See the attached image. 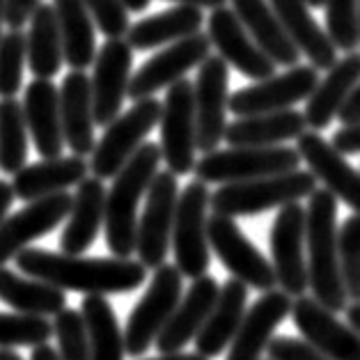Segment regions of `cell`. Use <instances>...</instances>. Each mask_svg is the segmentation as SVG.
<instances>
[{"mask_svg":"<svg viewBox=\"0 0 360 360\" xmlns=\"http://www.w3.org/2000/svg\"><path fill=\"white\" fill-rule=\"evenodd\" d=\"M21 274L44 280L63 292L81 294H127L147 278V266L131 257H81V255L51 252L44 248H23L14 257Z\"/></svg>","mask_w":360,"mask_h":360,"instance_id":"1","label":"cell"},{"mask_svg":"<svg viewBox=\"0 0 360 360\" xmlns=\"http://www.w3.org/2000/svg\"><path fill=\"white\" fill-rule=\"evenodd\" d=\"M307 287L312 298L333 314L345 312L349 296L340 274L338 198L328 188H314L305 209Z\"/></svg>","mask_w":360,"mask_h":360,"instance_id":"2","label":"cell"},{"mask_svg":"<svg viewBox=\"0 0 360 360\" xmlns=\"http://www.w3.org/2000/svg\"><path fill=\"white\" fill-rule=\"evenodd\" d=\"M161 147L143 143L136 154L122 165L106 191V245L115 257H131L136 252L138 205L161 165Z\"/></svg>","mask_w":360,"mask_h":360,"instance_id":"3","label":"cell"},{"mask_svg":"<svg viewBox=\"0 0 360 360\" xmlns=\"http://www.w3.org/2000/svg\"><path fill=\"white\" fill-rule=\"evenodd\" d=\"M317 188V177L310 170H289L269 177H257L248 181L221 184L216 193L209 198V207L214 214L223 216H255L269 209H280L289 202L310 198Z\"/></svg>","mask_w":360,"mask_h":360,"instance_id":"4","label":"cell"},{"mask_svg":"<svg viewBox=\"0 0 360 360\" xmlns=\"http://www.w3.org/2000/svg\"><path fill=\"white\" fill-rule=\"evenodd\" d=\"M301 154L294 147H230L207 152L195 161L193 172L205 184H232L289 172L301 168Z\"/></svg>","mask_w":360,"mask_h":360,"instance_id":"5","label":"cell"},{"mask_svg":"<svg viewBox=\"0 0 360 360\" xmlns=\"http://www.w3.org/2000/svg\"><path fill=\"white\" fill-rule=\"evenodd\" d=\"M209 186L205 181H191L184 186L177 198L170 245L174 252V266L184 278H200L212 264V248L207 239V209H209Z\"/></svg>","mask_w":360,"mask_h":360,"instance_id":"6","label":"cell"},{"mask_svg":"<svg viewBox=\"0 0 360 360\" xmlns=\"http://www.w3.org/2000/svg\"><path fill=\"white\" fill-rule=\"evenodd\" d=\"M161 120V101L154 96L134 101L127 112L110 122L99 138V143L92 149L90 159V170L94 177L99 179H112L120 172L131 156L136 154V149L145 143L156 124Z\"/></svg>","mask_w":360,"mask_h":360,"instance_id":"7","label":"cell"},{"mask_svg":"<svg viewBox=\"0 0 360 360\" xmlns=\"http://www.w3.org/2000/svg\"><path fill=\"white\" fill-rule=\"evenodd\" d=\"M184 276L174 264H161L154 269V278L149 283L145 296L140 298L134 312L129 314L124 328V349L129 356L140 358L159 338L165 321L170 319L174 307L181 301Z\"/></svg>","mask_w":360,"mask_h":360,"instance_id":"8","label":"cell"},{"mask_svg":"<svg viewBox=\"0 0 360 360\" xmlns=\"http://www.w3.org/2000/svg\"><path fill=\"white\" fill-rule=\"evenodd\" d=\"M161 159L170 172L188 174L195 168L198 152V122L193 83L188 78L172 83L161 103Z\"/></svg>","mask_w":360,"mask_h":360,"instance_id":"9","label":"cell"},{"mask_svg":"<svg viewBox=\"0 0 360 360\" xmlns=\"http://www.w3.org/2000/svg\"><path fill=\"white\" fill-rule=\"evenodd\" d=\"M145 198H147L145 212L138 221L136 252L138 259L147 269H156L165 264V257H168L170 250L172 223H174V212H177V198H179L177 174L170 170L156 172Z\"/></svg>","mask_w":360,"mask_h":360,"instance_id":"10","label":"cell"},{"mask_svg":"<svg viewBox=\"0 0 360 360\" xmlns=\"http://www.w3.org/2000/svg\"><path fill=\"white\" fill-rule=\"evenodd\" d=\"M207 239L223 266L230 271L241 283L257 289V292H269L276 289V271L274 264L252 245V241L245 236L239 225L234 223L232 216L214 214L207 218Z\"/></svg>","mask_w":360,"mask_h":360,"instance_id":"11","label":"cell"},{"mask_svg":"<svg viewBox=\"0 0 360 360\" xmlns=\"http://www.w3.org/2000/svg\"><path fill=\"white\" fill-rule=\"evenodd\" d=\"M198 122V149L214 152L225 140L227 112H230V69L221 56H209L198 69L193 83Z\"/></svg>","mask_w":360,"mask_h":360,"instance_id":"12","label":"cell"},{"mask_svg":"<svg viewBox=\"0 0 360 360\" xmlns=\"http://www.w3.org/2000/svg\"><path fill=\"white\" fill-rule=\"evenodd\" d=\"M271 264L276 280L289 296H303L307 289V257H305V209L289 202L278 209L271 225Z\"/></svg>","mask_w":360,"mask_h":360,"instance_id":"13","label":"cell"},{"mask_svg":"<svg viewBox=\"0 0 360 360\" xmlns=\"http://www.w3.org/2000/svg\"><path fill=\"white\" fill-rule=\"evenodd\" d=\"M209 56H212L209 34L195 32L191 37L172 41L170 46H165L156 56H152L131 76L127 96L131 101L147 99V96L156 94L163 87H170L172 83L181 81L191 69L200 67Z\"/></svg>","mask_w":360,"mask_h":360,"instance_id":"14","label":"cell"},{"mask_svg":"<svg viewBox=\"0 0 360 360\" xmlns=\"http://www.w3.org/2000/svg\"><path fill=\"white\" fill-rule=\"evenodd\" d=\"M319 76L312 65H294L285 74H274L262 78L250 87L230 94V112L236 117L264 115L285 108H294L298 101L310 96Z\"/></svg>","mask_w":360,"mask_h":360,"instance_id":"15","label":"cell"},{"mask_svg":"<svg viewBox=\"0 0 360 360\" xmlns=\"http://www.w3.org/2000/svg\"><path fill=\"white\" fill-rule=\"evenodd\" d=\"M131 65H134V49L124 37L106 39L92 63V115L94 124L106 129L120 115L124 101Z\"/></svg>","mask_w":360,"mask_h":360,"instance_id":"16","label":"cell"},{"mask_svg":"<svg viewBox=\"0 0 360 360\" xmlns=\"http://www.w3.org/2000/svg\"><path fill=\"white\" fill-rule=\"evenodd\" d=\"M207 34L225 63L232 65L245 78L262 81V78L276 74L278 65L257 46V41L243 28L232 7L223 5L212 10L207 19Z\"/></svg>","mask_w":360,"mask_h":360,"instance_id":"17","label":"cell"},{"mask_svg":"<svg viewBox=\"0 0 360 360\" xmlns=\"http://www.w3.org/2000/svg\"><path fill=\"white\" fill-rule=\"evenodd\" d=\"M74 195L67 191L53 193V195L32 200L21 212L5 218L0 223V266L14 259L23 248H28L32 241L46 236L51 230L65 221L72 209Z\"/></svg>","mask_w":360,"mask_h":360,"instance_id":"18","label":"cell"},{"mask_svg":"<svg viewBox=\"0 0 360 360\" xmlns=\"http://www.w3.org/2000/svg\"><path fill=\"white\" fill-rule=\"evenodd\" d=\"M296 149L323 188L360 214V170L345 159V154L338 152L319 131H303L296 138Z\"/></svg>","mask_w":360,"mask_h":360,"instance_id":"19","label":"cell"},{"mask_svg":"<svg viewBox=\"0 0 360 360\" xmlns=\"http://www.w3.org/2000/svg\"><path fill=\"white\" fill-rule=\"evenodd\" d=\"M292 317L303 340L321 349L333 360H360V335L349 323L338 321L330 310L312 296H296Z\"/></svg>","mask_w":360,"mask_h":360,"instance_id":"20","label":"cell"},{"mask_svg":"<svg viewBox=\"0 0 360 360\" xmlns=\"http://www.w3.org/2000/svg\"><path fill=\"white\" fill-rule=\"evenodd\" d=\"M292 314V296L283 289H269L248 307L230 345L227 360H259L276 328Z\"/></svg>","mask_w":360,"mask_h":360,"instance_id":"21","label":"cell"},{"mask_svg":"<svg viewBox=\"0 0 360 360\" xmlns=\"http://www.w3.org/2000/svg\"><path fill=\"white\" fill-rule=\"evenodd\" d=\"M23 117L32 138L34 149L41 159L63 156L65 136L60 120V90L51 78H34L23 94Z\"/></svg>","mask_w":360,"mask_h":360,"instance_id":"22","label":"cell"},{"mask_svg":"<svg viewBox=\"0 0 360 360\" xmlns=\"http://www.w3.org/2000/svg\"><path fill=\"white\" fill-rule=\"evenodd\" d=\"M218 292H221V287L212 276L205 274L193 280L186 296H181V301L174 307L170 319L165 321L159 338L154 340V347L161 354H177L191 340H195L198 330L207 321L209 312H212Z\"/></svg>","mask_w":360,"mask_h":360,"instance_id":"23","label":"cell"},{"mask_svg":"<svg viewBox=\"0 0 360 360\" xmlns=\"http://www.w3.org/2000/svg\"><path fill=\"white\" fill-rule=\"evenodd\" d=\"M60 120L65 145L76 156H90L96 145L92 115V83L83 69H72L60 85Z\"/></svg>","mask_w":360,"mask_h":360,"instance_id":"24","label":"cell"},{"mask_svg":"<svg viewBox=\"0 0 360 360\" xmlns=\"http://www.w3.org/2000/svg\"><path fill=\"white\" fill-rule=\"evenodd\" d=\"M360 83V53L349 51L345 58L335 60V65L326 69V76L317 81L314 90L307 96L303 117L312 131H323L338 117L349 94Z\"/></svg>","mask_w":360,"mask_h":360,"instance_id":"25","label":"cell"},{"mask_svg":"<svg viewBox=\"0 0 360 360\" xmlns=\"http://www.w3.org/2000/svg\"><path fill=\"white\" fill-rule=\"evenodd\" d=\"M245 301H248V285L241 283L239 278L227 280L218 292L207 321L195 335V349L200 356L212 360L232 345L245 314Z\"/></svg>","mask_w":360,"mask_h":360,"instance_id":"26","label":"cell"},{"mask_svg":"<svg viewBox=\"0 0 360 360\" xmlns=\"http://www.w3.org/2000/svg\"><path fill=\"white\" fill-rule=\"evenodd\" d=\"M276 16L283 23L289 39L296 44L301 56L310 60L317 72H326L338 60V49L330 41L328 32L310 14V5L305 0H269Z\"/></svg>","mask_w":360,"mask_h":360,"instance_id":"27","label":"cell"},{"mask_svg":"<svg viewBox=\"0 0 360 360\" xmlns=\"http://www.w3.org/2000/svg\"><path fill=\"white\" fill-rule=\"evenodd\" d=\"M90 172V163L85 156H56V159H41L39 163L23 165L19 172H14L12 188L14 198L23 202H32L53 193L78 186Z\"/></svg>","mask_w":360,"mask_h":360,"instance_id":"28","label":"cell"},{"mask_svg":"<svg viewBox=\"0 0 360 360\" xmlns=\"http://www.w3.org/2000/svg\"><path fill=\"white\" fill-rule=\"evenodd\" d=\"M106 214V186L99 177H85L76 186V195L67 216V227L60 236V250L81 255L96 241Z\"/></svg>","mask_w":360,"mask_h":360,"instance_id":"29","label":"cell"},{"mask_svg":"<svg viewBox=\"0 0 360 360\" xmlns=\"http://www.w3.org/2000/svg\"><path fill=\"white\" fill-rule=\"evenodd\" d=\"M243 28L257 41V46L274 60L278 67H294L301 60V51L289 39L274 7L266 0H227Z\"/></svg>","mask_w":360,"mask_h":360,"instance_id":"30","label":"cell"},{"mask_svg":"<svg viewBox=\"0 0 360 360\" xmlns=\"http://www.w3.org/2000/svg\"><path fill=\"white\" fill-rule=\"evenodd\" d=\"M303 131H307L303 112L285 108L264 115L236 117L225 129V143L230 147H269L294 140Z\"/></svg>","mask_w":360,"mask_h":360,"instance_id":"31","label":"cell"},{"mask_svg":"<svg viewBox=\"0 0 360 360\" xmlns=\"http://www.w3.org/2000/svg\"><path fill=\"white\" fill-rule=\"evenodd\" d=\"M202 23H205V16H202L200 7L177 5L172 10L152 14L147 19H140L134 25H129L127 41L136 51L165 46V44L179 41L184 37L200 32Z\"/></svg>","mask_w":360,"mask_h":360,"instance_id":"32","label":"cell"},{"mask_svg":"<svg viewBox=\"0 0 360 360\" xmlns=\"http://www.w3.org/2000/svg\"><path fill=\"white\" fill-rule=\"evenodd\" d=\"M25 34V63L34 78H53L65 63L63 37L53 3H41L30 16Z\"/></svg>","mask_w":360,"mask_h":360,"instance_id":"33","label":"cell"},{"mask_svg":"<svg viewBox=\"0 0 360 360\" xmlns=\"http://www.w3.org/2000/svg\"><path fill=\"white\" fill-rule=\"evenodd\" d=\"M60 37H63L65 63L72 69L92 67L96 58L94 21L83 0H53Z\"/></svg>","mask_w":360,"mask_h":360,"instance_id":"34","label":"cell"},{"mask_svg":"<svg viewBox=\"0 0 360 360\" xmlns=\"http://www.w3.org/2000/svg\"><path fill=\"white\" fill-rule=\"evenodd\" d=\"M0 301L23 314L49 317L67 307V296L63 289L44 283L37 278H21L14 271L0 266Z\"/></svg>","mask_w":360,"mask_h":360,"instance_id":"35","label":"cell"},{"mask_svg":"<svg viewBox=\"0 0 360 360\" xmlns=\"http://www.w3.org/2000/svg\"><path fill=\"white\" fill-rule=\"evenodd\" d=\"M81 312L90 335V360H124V333L106 296L85 294Z\"/></svg>","mask_w":360,"mask_h":360,"instance_id":"36","label":"cell"},{"mask_svg":"<svg viewBox=\"0 0 360 360\" xmlns=\"http://www.w3.org/2000/svg\"><path fill=\"white\" fill-rule=\"evenodd\" d=\"M28 161V127L23 117V103L14 96L0 99V170L19 172Z\"/></svg>","mask_w":360,"mask_h":360,"instance_id":"37","label":"cell"},{"mask_svg":"<svg viewBox=\"0 0 360 360\" xmlns=\"http://www.w3.org/2000/svg\"><path fill=\"white\" fill-rule=\"evenodd\" d=\"M53 335V323L39 314L0 312V349L37 347Z\"/></svg>","mask_w":360,"mask_h":360,"instance_id":"38","label":"cell"},{"mask_svg":"<svg viewBox=\"0 0 360 360\" xmlns=\"http://www.w3.org/2000/svg\"><path fill=\"white\" fill-rule=\"evenodd\" d=\"M338 255L349 301L360 303V214L349 216L338 230Z\"/></svg>","mask_w":360,"mask_h":360,"instance_id":"39","label":"cell"},{"mask_svg":"<svg viewBox=\"0 0 360 360\" xmlns=\"http://www.w3.org/2000/svg\"><path fill=\"white\" fill-rule=\"evenodd\" d=\"M326 32L338 51H356L360 44L358 0H326Z\"/></svg>","mask_w":360,"mask_h":360,"instance_id":"40","label":"cell"},{"mask_svg":"<svg viewBox=\"0 0 360 360\" xmlns=\"http://www.w3.org/2000/svg\"><path fill=\"white\" fill-rule=\"evenodd\" d=\"M53 335L58 340L60 360H90V335L78 310H60L53 321Z\"/></svg>","mask_w":360,"mask_h":360,"instance_id":"41","label":"cell"},{"mask_svg":"<svg viewBox=\"0 0 360 360\" xmlns=\"http://www.w3.org/2000/svg\"><path fill=\"white\" fill-rule=\"evenodd\" d=\"M25 65V34L10 30L0 37V99L16 96L23 81Z\"/></svg>","mask_w":360,"mask_h":360,"instance_id":"42","label":"cell"},{"mask_svg":"<svg viewBox=\"0 0 360 360\" xmlns=\"http://www.w3.org/2000/svg\"><path fill=\"white\" fill-rule=\"evenodd\" d=\"M85 7L92 14V21L96 23L106 39L127 37L129 32V10L122 0H83Z\"/></svg>","mask_w":360,"mask_h":360,"instance_id":"43","label":"cell"},{"mask_svg":"<svg viewBox=\"0 0 360 360\" xmlns=\"http://www.w3.org/2000/svg\"><path fill=\"white\" fill-rule=\"evenodd\" d=\"M266 354L269 360H333L307 340L296 338H271Z\"/></svg>","mask_w":360,"mask_h":360,"instance_id":"44","label":"cell"},{"mask_svg":"<svg viewBox=\"0 0 360 360\" xmlns=\"http://www.w3.org/2000/svg\"><path fill=\"white\" fill-rule=\"evenodd\" d=\"M41 5V0H7L5 7V23L10 30H21L30 21L32 12Z\"/></svg>","mask_w":360,"mask_h":360,"instance_id":"45","label":"cell"},{"mask_svg":"<svg viewBox=\"0 0 360 360\" xmlns=\"http://www.w3.org/2000/svg\"><path fill=\"white\" fill-rule=\"evenodd\" d=\"M330 143L342 154H360V122L335 131Z\"/></svg>","mask_w":360,"mask_h":360,"instance_id":"46","label":"cell"},{"mask_svg":"<svg viewBox=\"0 0 360 360\" xmlns=\"http://www.w3.org/2000/svg\"><path fill=\"white\" fill-rule=\"evenodd\" d=\"M338 120L342 122V127H349V124H356V122H360V83L354 87V92L349 94L345 106L340 108Z\"/></svg>","mask_w":360,"mask_h":360,"instance_id":"47","label":"cell"},{"mask_svg":"<svg viewBox=\"0 0 360 360\" xmlns=\"http://www.w3.org/2000/svg\"><path fill=\"white\" fill-rule=\"evenodd\" d=\"M12 202H14V188H12V184L5 181V179H0V223H3L5 218H7V212H10Z\"/></svg>","mask_w":360,"mask_h":360,"instance_id":"48","label":"cell"},{"mask_svg":"<svg viewBox=\"0 0 360 360\" xmlns=\"http://www.w3.org/2000/svg\"><path fill=\"white\" fill-rule=\"evenodd\" d=\"M30 360H60V354L51 345H46V342H44V345L32 347Z\"/></svg>","mask_w":360,"mask_h":360,"instance_id":"49","label":"cell"},{"mask_svg":"<svg viewBox=\"0 0 360 360\" xmlns=\"http://www.w3.org/2000/svg\"><path fill=\"white\" fill-rule=\"evenodd\" d=\"M170 3L193 5V7H200V10H216V7L227 5V0H170Z\"/></svg>","mask_w":360,"mask_h":360,"instance_id":"50","label":"cell"},{"mask_svg":"<svg viewBox=\"0 0 360 360\" xmlns=\"http://www.w3.org/2000/svg\"><path fill=\"white\" fill-rule=\"evenodd\" d=\"M347 323L351 328H354L358 335H360V303H354V305H347Z\"/></svg>","mask_w":360,"mask_h":360,"instance_id":"51","label":"cell"},{"mask_svg":"<svg viewBox=\"0 0 360 360\" xmlns=\"http://www.w3.org/2000/svg\"><path fill=\"white\" fill-rule=\"evenodd\" d=\"M147 360H209V358L200 354H181V351H177V354H161V358H147Z\"/></svg>","mask_w":360,"mask_h":360,"instance_id":"52","label":"cell"},{"mask_svg":"<svg viewBox=\"0 0 360 360\" xmlns=\"http://www.w3.org/2000/svg\"><path fill=\"white\" fill-rule=\"evenodd\" d=\"M129 12H145L152 0H122Z\"/></svg>","mask_w":360,"mask_h":360,"instance_id":"53","label":"cell"},{"mask_svg":"<svg viewBox=\"0 0 360 360\" xmlns=\"http://www.w3.org/2000/svg\"><path fill=\"white\" fill-rule=\"evenodd\" d=\"M0 360H23L14 349H0Z\"/></svg>","mask_w":360,"mask_h":360,"instance_id":"54","label":"cell"},{"mask_svg":"<svg viewBox=\"0 0 360 360\" xmlns=\"http://www.w3.org/2000/svg\"><path fill=\"white\" fill-rule=\"evenodd\" d=\"M5 7L7 0H0V37H3V25H5Z\"/></svg>","mask_w":360,"mask_h":360,"instance_id":"55","label":"cell"},{"mask_svg":"<svg viewBox=\"0 0 360 360\" xmlns=\"http://www.w3.org/2000/svg\"><path fill=\"white\" fill-rule=\"evenodd\" d=\"M307 5L310 7H323V3H326V0H305Z\"/></svg>","mask_w":360,"mask_h":360,"instance_id":"56","label":"cell"},{"mask_svg":"<svg viewBox=\"0 0 360 360\" xmlns=\"http://www.w3.org/2000/svg\"><path fill=\"white\" fill-rule=\"evenodd\" d=\"M358 7H360V0H358Z\"/></svg>","mask_w":360,"mask_h":360,"instance_id":"57","label":"cell"}]
</instances>
